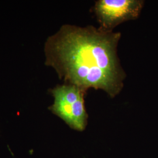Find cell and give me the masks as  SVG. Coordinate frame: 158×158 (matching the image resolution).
Returning a JSON list of instances; mask_svg holds the SVG:
<instances>
[{"instance_id": "6da1fadb", "label": "cell", "mask_w": 158, "mask_h": 158, "mask_svg": "<svg viewBox=\"0 0 158 158\" xmlns=\"http://www.w3.org/2000/svg\"><path fill=\"white\" fill-rule=\"evenodd\" d=\"M121 36L120 32L92 25H63L46 41V64L66 84L85 93L102 90L114 98L123 90L127 76L117 53Z\"/></svg>"}, {"instance_id": "7a4b0ae2", "label": "cell", "mask_w": 158, "mask_h": 158, "mask_svg": "<svg viewBox=\"0 0 158 158\" xmlns=\"http://www.w3.org/2000/svg\"><path fill=\"white\" fill-rule=\"evenodd\" d=\"M54 102L49 107L53 114L72 129L83 131L87 125L88 114L85 107V93L69 84L57 85L51 90Z\"/></svg>"}, {"instance_id": "3957f363", "label": "cell", "mask_w": 158, "mask_h": 158, "mask_svg": "<svg viewBox=\"0 0 158 158\" xmlns=\"http://www.w3.org/2000/svg\"><path fill=\"white\" fill-rule=\"evenodd\" d=\"M142 0H98L94 6L100 28L113 31L121 23L136 19L143 6Z\"/></svg>"}]
</instances>
